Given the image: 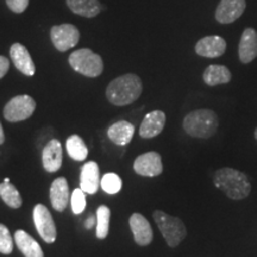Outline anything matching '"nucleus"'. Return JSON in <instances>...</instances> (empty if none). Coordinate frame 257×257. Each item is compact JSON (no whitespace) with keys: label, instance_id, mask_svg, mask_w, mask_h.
Listing matches in <instances>:
<instances>
[{"label":"nucleus","instance_id":"obj_1","mask_svg":"<svg viewBox=\"0 0 257 257\" xmlns=\"http://www.w3.org/2000/svg\"><path fill=\"white\" fill-rule=\"evenodd\" d=\"M142 81L135 74H125L111 81L106 89L108 101L115 106H126L142 94Z\"/></svg>","mask_w":257,"mask_h":257},{"label":"nucleus","instance_id":"obj_2","mask_svg":"<svg viewBox=\"0 0 257 257\" xmlns=\"http://www.w3.org/2000/svg\"><path fill=\"white\" fill-rule=\"evenodd\" d=\"M213 182L217 188L223 191L233 200L246 198L251 191L248 176L239 170L232 168H221L214 174Z\"/></svg>","mask_w":257,"mask_h":257},{"label":"nucleus","instance_id":"obj_3","mask_svg":"<svg viewBox=\"0 0 257 257\" xmlns=\"http://www.w3.org/2000/svg\"><path fill=\"white\" fill-rule=\"evenodd\" d=\"M218 124V115L212 110H195L188 113L184 119V130L189 136L197 138H210L216 134Z\"/></svg>","mask_w":257,"mask_h":257},{"label":"nucleus","instance_id":"obj_4","mask_svg":"<svg viewBox=\"0 0 257 257\" xmlns=\"http://www.w3.org/2000/svg\"><path fill=\"white\" fill-rule=\"evenodd\" d=\"M69 64L70 67L82 75L87 78H96L101 75L104 70V62L100 55L93 53L91 49L83 48L73 51L69 55Z\"/></svg>","mask_w":257,"mask_h":257},{"label":"nucleus","instance_id":"obj_5","mask_svg":"<svg viewBox=\"0 0 257 257\" xmlns=\"http://www.w3.org/2000/svg\"><path fill=\"white\" fill-rule=\"evenodd\" d=\"M153 217L170 248H175L184 240L187 234V230L181 219L169 216L163 211H155Z\"/></svg>","mask_w":257,"mask_h":257},{"label":"nucleus","instance_id":"obj_6","mask_svg":"<svg viewBox=\"0 0 257 257\" xmlns=\"http://www.w3.org/2000/svg\"><path fill=\"white\" fill-rule=\"evenodd\" d=\"M36 110V102L30 95H17L12 98L4 107V118L11 123H17L30 118Z\"/></svg>","mask_w":257,"mask_h":257},{"label":"nucleus","instance_id":"obj_7","mask_svg":"<svg viewBox=\"0 0 257 257\" xmlns=\"http://www.w3.org/2000/svg\"><path fill=\"white\" fill-rule=\"evenodd\" d=\"M50 38L59 51H67L79 43L80 32L73 24L54 25L50 29Z\"/></svg>","mask_w":257,"mask_h":257},{"label":"nucleus","instance_id":"obj_8","mask_svg":"<svg viewBox=\"0 0 257 257\" xmlns=\"http://www.w3.org/2000/svg\"><path fill=\"white\" fill-rule=\"evenodd\" d=\"M34 223L41 238L46 243H54L56 240V226L49 210L44 205L38 204L34 208Z\"/></svg>","mask_w":257,"mask_h":257},{"label":"nucleus","instance_id":"obj_9","mask_svg":"<svg viewBox=\"0 0 257 257\" xmlns=\"http://www.w3.org/2000/svg\"><path fill=\"white\" fill-rule=\"evenodd\" d=\"M134 170L138 175L149 176V178L160 175L163 170L161 155L155 152L142 154L135 160Z\"/></svg>","mask_w":257,"mask_h":257},{"label":"nucleus","instance_id":"obj_10","mask_svg":"<svg viewBox=\"0 0 257 257\" xmlns=\"http://www.w3.org/2000/svg\"><path fill=\"white\" fill-rule=\"evenodd\" d=\"M245 0H221L216 10V19L221 24H230L244 14Z\"/></svg>","mask_w":257,"mask_h":257},{"label":"nucleus","instance_id":"obj_11","mask_svg":"<svg viewBox=\"0 0 257 257\" xmlns=\"http://www.w3.org/2000/svg\"><path fill=\"white\" fill-rule=\"evenodd\" d=\"M226 50V42L220 36H206L195 44V53L199 56L216 59L223 55Z\"/></svg>","mask_w":257,"mask_h":257},{"label":"nucleus","instance_id":"obj_12","mask_svg":"<svg viewBox=\"0 0 257 257\" xmlns=\"http://www.w3.org/2000/svg\"><path fill=\"white\" fill-rule=\"evenodd\" d=\"M10 56L12 62L19 72L23 73L27 76H34L36 72L34 61H32L30 54L27 48L21 43H14L10 48Z\"/></svg>","mask_w":257,"mask_h":257},{"label":"nucleus","instance_id":"obj_13","mask_svg":"<svg viewBox=\"0 0 257 257\" xmlns=\"http://www.w3.org/2000/svg\"><path fill=\"white\" fill-rule=\"evenodd\" d=\"M63 161L62 146L57 140H51L44 147L42 152V162L43 168L48 173H55L61 168Z\"/></svg>","mask_w":257,"mask_h":257},{"label":"nucleus","instance_id":"obj_14","mask_svg":"<svg viewBox=\"0 0 257 257\" xmlns=\"http://www.w3.org/2000/svg\"><path fill=\"white\" fill-rule=\"evenodd\" d=\"M80 186L85 193L95 194L100 186V172H99L98 163L94 161H89L85 163L80 175Z\"/></svg>","mask_w":257,"mask_h":257},{"label":"nucleus","instance_id":"obj_15","mask_svg":"<svg viewBox=\"0 0 257 257\" xmlns=\"http://www.w3.org/2000/svg\"><path fill=\"white\" fill-rule=\"evenodd\" d=\"M130 227L133 230L134 239L138 245L146 246L148 244L152 243L153 240V230L150 226L149 221L144 218L142 214L134 213L131 216L130 220Z\"/></svg>","mask_w":257,"mask_h":257},{"label":"nucleus","instance_id":"obj_16","mask_svg":"<svg viewBox=\"0 0 257 257\" xmlns=\"http://www.w3.org/2000/svg\"><path fill=\"white\" fill-rule=\"evenodd\" d=\"M239 60L243 63H250L257 57V31L246 28L243 31L238 47Z\"/></svg>","mask_w":257,"mask_h":257},{"label":"nucleus","instance_id":"obj_17","mask_svg":"<svg viewBox=\"0 0 257 257\" xmlns=\"http://www.w3.org/2000/svg\"><path fill=\"white\" fill-rule=\"evenodd\" d=\"M166 124V114L162 111H153L148 113L140 126V136L153 138L162 133Z\"/></svg>","mask_w":257,"mask_h":257},{"label":"nucleus","instance_id":"obj_18","mask_svg":"<svg viewBox=\"0 0 257 257\" xmlns=\"http://www.w3.org/2000/svg\"><path fill=\"white\" fill-rule=\"evenodd\" d=\"M50 201L51 206L57 212H63L69 202L68 182L64 178L54 180L50 186Z\"/></svg>","mask_w":257,"mask_h":257},{"label":"nucleus","instance_id":"obj_19","mask_svg":"<svg viewBox=\"0 0 257 257\" xmlns=\"http://www.w3.org/2000/svg\"><path fill=\"white\" fill-rule=\"evenodd\" d=\"M135 134V126L131 123L120 120L111 125L108 128V138L117 146H126L131 142Z\"/></svg>","mask_w":257,"mask_h":257},{"label":"nucleus","instance_id":"obj_20","mask_svg":"<svg viewBox=\"0 0 257 257\" xmlns=\"http://www.w3.org/2000/svg\"><path fill=\"white\" fill-rule=\"evenodd\" d=\"M15 242L25 257H43L40 244L23 230L16 231Z\"/></svg>","mask_w":257,"mask_h":257},{"label":"nucleus","instance_id":"obj_21","mask_svg":"<svg viewBox=\"0 0 257 257\" xmlns=\"http://www.w3.org/2000/svg\"><path fill=\"white\" fill-rule=\"evenodd\" d=\"M67 6L73 14L85 18L95 17L102 8L99 0H67Z\"/></svg>","mask_w":257,"mask_h":257},{"label":"nucleus","instance_id":"obj_22","mask_svg":"<svg viewBox=\"0 0 257 257\" xmlns=\"http://www.w3.org/2000/svg\"><path fill=\"white\" fill-rule=\"evenodd\" d=\"M202 78H204V81L206 85L213 87V86L230 82L232 75H231L230 69L227 67L220 66V64H211V66H208L205 69Z\"/></svg>","mask_w":257,"mask_h":257},{"label":"nucleus","instance_id":"obj_23","mask_svg":"<svg viewBox=\"0 0 257 257\" xmlns=\"http://www.w3.org/2000/svg\"><path fill=\"white\" fill-rule=\"evenodd\" d=\"M66 148L68 155L75 161H85L87 159L88 155V149L86 147L85 142L82 141V138L78 136V135H72L69 136L68 140L66 142Z\"/></svg>","mask_w":257,"mask_h":257},{"label":"nucleus","instance_id":"obj_24","mask_svg":"<svg viewBox=\"0 0 257 257\" xmlns=\"http://www.w3.org/2000/svg\"><path fill=\"white\" fill-rule=\"evenodd\" d=\"M0 198L11 208H19L23 204L22 197L17 191V188L12 184H10V182L0 184Z\"/></svg>","mask_w":257,"mask_h":257},{"label":"nucleus","instance_id":"obj_25","mask_svg":"<svg viewBox=\"0 0 257 257\" xmlns=\"http://www.w3.org/2000/svg\"><path fill=\"white\" fill-rule=\"evenodd\" d=\"M111 211L105 205H101L96 210V237L99 239H105L110 231Z\"/></svg>","mask_w":257,"mask_h":257},{"label":"nucleus","instance_id":"obj_26","mask_svg":"<svg viewBox=\"0 0 257 257\" xmlns=\"http://www.w3.org/2000/svg\"><path fill=\"white\" fill-rule=\"evenodd\" d=\"M101 188L107 193V194H117L123 187L121 179L115 173H107L102 176L101 179Z\"/></svg>","mask_w":257,"mask_h":257},{"label":"nucleus","instance_id":"obj_27","mask_svg":"<svg viewBox=\"0 0 257 257\" xmlns=\"http://www.w3.org/2000/svg\"><path fill=\"white\" fill-rule=\"evenodd\" d=\"M70 204H72L73 213L80 214L85 211L86 208V194L81 188H76L73 192L72 198H70Z\"/></svg>","mask_w":257,"mask_h":257},{"label":"nucleus","instance_id":"obj_28","mask_svg":"<svg viewBox=\"0 0 257 257\" xmlns=\"http://www.w3.org/2000/svg\"><path fill=\"white\" fill-rule=\"evenodd\" d=\"M14 250V240H12L10 231L5 225L0 224V252L9 255Z\"/></svg>","mask_w":257,"mask_h":257},{"label":"nucleus","instance_id":"obj_29","mask_svg":"<svg viewBox=\"0 0 257 257\" xmlns=\"http://www.w3.org/2000/svg\"><path fill=\"white\" fill-rule=\"evenodd\" d=\"M6 5L15 14H22L27 10L29 0H6Z\"/></svg>","mask_w":257,"mask_h":257},{"label":"nucleus","instance_id":"obj_30","mask_svg":"<svg viewBox=\"0 0 257 257\" xmlns=\"http://www.w3.org/2000/svg\"><path fill=\"white\" fill-rule=\"evenodd\" d=\"M10 62L5 56H0V79L4 78L6 73L9 72Z\"/></svg>","mask_w":257,"mask_h":257},{"label":"nucleus","instance_id":"obj_31","mask_svg":"<svg viewBox=\"0 0 257 257\" xmlns=\"http://www.w3.org/2000/svg\"><path fill=\"white\" fill-rule=\"evenodd\" d=\"M96 224V218H94V217H89L88 219H87V221H86V224H85V226H86V229H92L93 226H94V225Z\"/></svg>","mask_w":257,"mask_h":257},{"label":"nucleus","instance_id":"obj_32","mask_svg":"<svg viewBox=\"0 0 257 257\" xmlns=\"http://www.w3.org/2000/svg\"><path fill=\"white\" fill-rule=\"evenodd\" d=\"M5 141V135H4V130H3L2 124H0V144L4 143Z\"/></svg>","mask_w":257,"mask_h":257},{"label":"nucleus","instance_id":"obj_33","mask_svg":"<svg viewBox=\"0 0 257 257\" xmlns=\"http://www.w3.org/2000/svg\"><path fill=\"white\" fill-rule=\"evenodd\" d=\"M4 182H10V179H9V178H6V179H4Z\"/></svg>","mask_w":257,"mask_h":257},{"label":"nucleus","instance_id":"obj_34","mask_svg":"<svg viewBox=\"0 0 257 257\" xmlns=\"http://www.w3.org/2000/svg\"><path fill=\"white\" fill-rule=\"evenodd\" d=\"M255 137H256V140H257V128H256V131H255Z\"/></svg>","mask_w":257,"mask_h":257}]
</instances>
